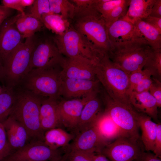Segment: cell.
<instances>
[{
  "label": "cell",
  "mask_w": 161,
  "mask_h": 161,
  "mask_svg": "<svg viewBox=\"0 0 161 161\" xmlns=\"http://www.w3.org/2000/svg\"><path fill=\"white\" fill-rule=\"evenodd\" d=\"M38 39L35 35L26 38L8 56L3 66L5 85L15 88L29 72L32 55Z\"/></svg>",
  "instance_id": "cell-4"
},
{
  "label": "cell",
  "mask_w": 161,
  "mask_h": 161,
  "mask_svg": "<svg viewBox=\"0 0 161 161\" xmlns=\"http://www.w3.org/2000/svg\"><path fill=\"white\" fill-rule=\"evenodd\" d=\"M152 49L146 42L134 41L111 46L107 54L129 75L133 72L143 69Z\"/></svg>",
  "instance_id": "cell-3"
},
{
  "label": "cell",
  "mask_w": 161,
  "mask_h": 161,
  "mask_svg": "<svg viewBox=\"0 0 161 161\" xmlns=\"http://www.w3.org/2000/svg\"><path fill=\"white\" fill-rule=\"evenodd\" d=\"M134 24L153 49H161V32L141 19L137 20Z\"/></svg>",
  "instance_id": "cell-27"
},
{
  "label": "cell",
  "mask_w": 161,
  "mask_h": 161,
  "mask_svg": "<svg viewBox=\"0 0 161 161\" xmlns=\"http://www.w3.org/2000/svg\"><path fill=\"white\" fill-rule=\"evenodd\" d=\"M94 126L102 140L107 144L120 136H128L104 111L100 115Z\"/></svg>",
  "instance_id": "cell-21"
},
{
  "label": "cell",
  "mask_w": 161,
  "mask_h": 161,
  "mask_svg": "<svg viewBox=\"0 0 161 161\" xmlns=\"http://www.w3.org/2000/svg\"><path fill=\"white\" fill-rule=\"evenodd\" d=\"M96 78L114 100L131 105L129 93V75L114 64L106 54L100 55L95 63Z\"/></svg>",
  "instance_id": "cell-2"
},
{
  "label": "cell",
  "mask_w": 161,
  "mask_h": 161,
  "mask_svg": "<svg viewBox=\"0 0 161 161\" xmlns=\"http://www.w3.org/2000/svg\"><path fill=\"white\" fill-rule=\"evenodd\" d=\"M70 1L75 3V10L73 19L92 14L97 10L95 6V0H72Z\"/></svg>",
  "instance_id": "cell-32"
},
{
  "label": "cell",
  "mask_w": 161,
  "mask_h": 161,
  "mask_svg": "<svg viewBox=\"0 0 161 161\" xmlns=\"http://www.w3.org/2000/svg\"><path fill=\"white\" fill-rule=\"evenodd\" d=\"M20 14L7 18L0 26V62L3 66L10 55L24 42L16 24Z\"/></svg>",
  "instance_id": "cell-12"
},
{
  "label": "cell",
  "mask_w": 161,
  "mask_h": 161,
  "mask_svg": "<svg viewBox=\"0 0 161 161\" xmlns=\"http://www.w3.org/2000/svg\"><path fill=\"white\" fill-rule=\"evenodd\" d=\"M100 84L97 79L89 80L62 78L61 97L70 99L89 95L97 96L101 90Z\"/></svg>",
  "instance_id": "cell-14"
},
{
  "label": "cell",
  "mask_w": 161,
  "mask_h": 161,
  "mask_svg": "<svg viewBox=\"0 0 161 161\" xmlns=\"http://www.w3.org/2000/svg\"><path fill=\"white\" fill-rule=\"evenodd\" d=\"M156 0H130L127 13L123 18L134 23L138 19L150 16Z\"/></svg>",
  "instance_id": "cell-25"
},
{
  "label": "cell",
  "mask_w": 161,
  "mask_h": 161,
  "mask_svg": "<svg viewBox=\"0 0 161 161\" xmlns=\"http://www.w3.org/2000/svg\"><path fill=\"white\" fill-rule=\"evenodd\" d=\"M66 61L52 38L38 39L32 55L29 72L34 69H62Z\"/></svg>",
  "instance_id": "cell-9"
},
{
  "label": "cell",
  "mask_w": 161,
  "mask_h": 161,
  "mask_svg": "<svg viewBox=\"0 0 161 161\" xmlns=\"http://www.w3.org/2000/svg\"><path fill=\"white\" fill-rule=\"evenodd\" d=\"M61 74L62 79L89 80L97 79L95 72V62L81 56L66 58V62Z\"/></svg>",
  "instance_id": "cell-16"
},
{
  "label": "cell",
  "mask_w": 161,
  "mask_h": 161,
  "mask_svg": "<svg viewBox=\"0 0 161 161\" xmlns=\"http://www.w3.org/2000/svg\"><path fill=\"white\" fill-rule=\"evenodd\" d=\"M106 145L94 126L76 134L73 141L69 144L68 148L96 154L100 153Z\"/></svg>",
  "instance_id": "cell-17"
},
{
  "label": "cell",
  "mask_w": 161,
  "mask_h": 161,
  "mask_svg": "<svg viewBox=\"0 0 161 161\" xmlns=\"http://www.w3.org/2000/svg\"><path fill=\"white\" fill-rule=\"evenodd\" d=\"M129 97L131 105L137 112L157 120L158 107L156 101L149 91L140 93L132 92Z\"/></svg>",
  "instance_id": "cell-22"
},
{
  "label": "cell",
  "mask_w": 161,
  "mask_h": 161,
  "mask_svg": "<svg viewBox=\"0 0 161 161\" xmlns=\"http://www.w3.org/2000/svg\"><path fill=\"white\" fill-rule=\"evenodd\" d=\"M137 121L141 129V139L145 150L153 151L157 134V123L153 122L148 115L137 112Z\"/></svg>",
  "instance_id": "cell-23"
},
{
  "label": "cell",
  "mask_w": 161,
  "mask_h": 161,
  "mask_svg": "<svg viewBox=\"0 0 161 161\" xmlns=\"http://www.w3.org/2000/svg\"><path fill=\"white\" fill-rule=\"evenodd\" d=\"M58 161H62V160L61 159L60 160Z\"/></svg>",
  "instance_id": "cell-51"
},
{
  "label": "cell",
  "mask_w": 161,
  "mask_h": 161,
  "mask_svg": "<svg viewBox=\"0 0 161 161\" xmlns=\"http://www.w3.org/2000/svg\"><path fill=\"white\" fill-rule=\"evenodd\" d=\"M14 10L0 5V26L6 19L13 16Z\"/></svg>",
  "instance_id": "cell-45"
},
{
  "label": "cell",
  "mask_w": 161,
  "mask_h": 161,
  "mask_svg": "<svg viewBox=\"0 0 161 161\" xmlns=\"http://www.w3.org/2000/svg\"><path fill=\"white\" fill-rule=\"evenodd\" d=\"M5 87V85H4L2 86L0 85V94L2 93Z\"/></svg>",
  "instance_id": "cell-50"
},
{
  "label": "cell",
  "mask_w": 161,
  "mask_h": 161,
  "mask_svg": "<svg viewBox=\"0 0 161 161\" xmlns=\"http://www.w3.org/2000/svg\"><path fill=\"white\" fill-rule=\"evenodd\" d=\"M150 16L161 18V0H156L151 10Z\"/></svg>",
  "instance_id": "cell-46"
},
{
  "label": "cell",
  "mask_w": 161,
  "mask_h": 161,
  "mask_svg": "<svg viewBox=\"0 0 161 161\" xmlns=\"http://www.w3.org/2000/svg\"><path fill=\"white\" fill-rule=\"evenodd\" d=\"M143 68L148 70L151 73L153 77L160 80L161 49H152L149 54Z\"/></svg>",
  "instance_id": "cell-31"
},
{
  "label": "cell",
  "mask_w": 161,
  "mask_h": 161,
  "mask_svg": "<svg viewBox=\"0 0 161 161\" xmlns=\"http://www.w3.org/2000/svg\"><path fill=\"white\" fill-rule=\"evenodd\" d=\"M141 20L161 32V18H157L149 16Z\"/></svg>",
  "instance_id": "cell-44"
},
{
  "label": "cell",
  "mask_w": 161,
  "mask_h": 161,
  "mask_svg": "<svg viewBox=\"0 0 161 161\" xmlns=\"http://www.w3.org/2000/svg\"><path fill=\"white\" fill-rule=\"evenodd\" d=\"M29 8L28 12L25 14L41 21L43 14L51 13L49 0H35L33 4Z\"/></svg>",
  "instance_id": "cell-34"
},
{
  "label": "cell",
  "mask_w": 161,
  "mask_h": 161,
  "mask_svg": "<svg viewBox=\"0 0 161 161\" xmlns=\"http://www.w3.org/2000/svg\"><path fill=\"white\" fill-rule=\"evenodd\" d=\"M148 76H152L151 73L148 70L144 69L136 70L129 75V96L134 87L143 78Z\"/></svg>",
  "instance_id": "cell-38"
},
{
  "label": "cell",
  "mask_w": 161,
  "mask_h": 161,
  "mask_svg": "<svg viewBox=\"0 0 161 161\" xmlns=\"http://www.w3.org/2000/svg\"><path fill=\"white\" fill-rule=\"evenodd\" d=\"M41 21L45 27L57 35L63 34L71 25L68 20L64 19L59 15L51 13L43 14Z\"/></svg>",
  "instance_id": "cell-29"
},
{
  "label": "cell",
  "mask_w": 161,
  "mask_h": 161,
  "mask_svg": "<svg viewBox=\"0 0 161 161\" xmlns=\"http://www.w3.org/2000/svg\"><path fill=\"white\" fill-rule=\"evenodd\" d=\"M135 161H161V158L156 156L154 153L147 151L142 152Z\"/></svg>",
  "instance_id": "cell-43"
},
{
  "label": "cell",
  "mask_w": 161,
  "mask_h": 161,
  "mask_svg": "<svg viewBox=\"0 0 161 161\" xmlns=\"http://www.w3.org/2000/svg\"><path fill=\"white\" fill-rule=\"evenodd\" d=\"M138 140L121 136L106 145L100 153L110 161H133L143 151Z\"/></svg>",
  "instance_id": "cell-11"
},
{
  "label": "cell",
  "mask_w": 161,
  "mask_h": 161,
  "mask_svg": "<svg viewBox=\"0 0 161 161\" xmlns=\"http://www.w3.org/2000/svg\"><path fill=\"white\" fill-rule=\"evenodd\" d=\"M130 2V0H125L123 3L114 9L103 18L106 26L125 16L127 11Z\"/></svg>",
  "instance_id": "cell-35"
},
{
  "label": "cell",
  "mask_w": 161,
  "mask_h": 161,
  "mask_svg": "<svg viewBox=\"0 0 161 161\" xmlns=\"http://www.w3.org/2000/svg\"><path fill=\"white\" fill-rule=\"evenodd\" d=\"M61 152L50 148L43 141L32 140L2 161H58L62 158Z\"/></svg>",
  "instance_id": "cell-10"
},
{
  "label": "cell",
  "mask_w": 161,
  "mask_h": 161,
  "mask_svg": "<svg viewBox=\"0 0 161 161\" xmlns=\"http://www.w3.org/2000/svg\"><path fill=\"white\" fill-rule=\"evenodd\" d=\"M16 89V99L9 116L23 126L31 140L44 142L45 132L40 124V111L44 97L19 87Z\"/></svg>",
  "instance_id": "cell-1"
},
{
  "label": "cell",
  "mask_w": 161,
  "mask_h": 161,
  "mask_svg": "<svg viewBox=\"0 0 161 161\" xmlns=\"http://www.w3.org/2000/svg\"><path fill=\"white\" fill-rule=\"evenodd\" d=\"M35 0H20V4L22 7L25 8L26 7H30L32 5Z\"/></svg>",
  "instance_id": "cell-48"
},
{
  "label": "cell",
  "mask_w": 161,
  "mask_h": 161,
  "mask_svg": "<svg viewBox=\"0 0 161 161\" xmlns=\"http://www.w3.org/2000/svg\"><path fill=\"white\" fill-rule=\"evenodd\" d=\"M2 124L13 152L22 148L32 140L23 126L12 117L9 116Z\"/></svg>",
  "instance_id": "cell-18"
},
{
  "label": "cell",
  "mask_w": 161,
  "mask_h": 161,
  "mask_svg": "<svg viewBox=\"0 0 161 161\" xmlns=\"http://www.w3.org/2000/svg\"><path fill=\"white\" fill-rule=\"evenodd\" d=\"M157 157H161V124L157 123V134L155 140L154 147L153 151Z\"/></svg>",
  "instance_id": "cell-42"
},
{
  "label": "cell",
  "mask_w": 161,
  "mask_h": 161,
  "mask_svg": "<svg viewBox=\"0 0 161 161\" xmlns=\"http://www.w3.org/2000/svg\"><path fill=\"white\" fill-rule=\"evenodd\" d=\"M16 24L24 39L35 35L36 32L41 31L44 26L41 21L26 14L21 13Z\"/></svg>",
  "instance_id": "cell-26"
},
{
  "label": "cell",
  "mask_w": 161,
  "mask_h": 161,
  "mask_svg": "<svg viewBox=\"0 0 161 161\" xmlns=\"http://www.w3.org/2000/svg\"><path fill=\"white\" fill-rule=\"evenodd\" d=\"M58 99L43 98L40 111L41 127L45 132L49 129L59 128L61 125L58 111Z\"/></svg>",
  "instance_id": "cell-20"
},
{
  "label": "cell",
  "mask_w": 161,
  "mask_h": 161,
  "mask_svg": "<svg viewBox=\"0 0 161 161\" xmlns=\"http://www.w3.org/2000/svg\"><path fill=\"white\" fill-rule=\"evenodd\" d=\"M73 19V27L85 36L100 54H107L111 48L107 26L97 10L92 14Z\"/></svg>",
  "instance_id": "cell-7"
},
{
  "label": "cell",
  "mask_w": 161,
  "mask_h": 161,
  "mask_svg": "<svg viewBox=\"0 0 161 161\" xmlns=\"http://www.w3.org/2000/svg\"><path fill=\"white\" fill-rule=\"evenodd\" d=\"M61 70L33 69L26 75L18 87L43 97L59 99L62 82Z\"/></svg>",
  "instance_id": "cell-5"
},
{
  "label": "cell",
  "mask_w": 161,
  "mask_h": 161,
  "mask_svg": "<svg viewBox=\"0 0 161 161\" xmlns=\"http://www.w3.org/2000/svg\"><path fill=\"white\" fill-rule=\"evenodd\" d=\"M1 1L2 5L4 6L13 10H16L22 14H25L24 8L21 4L20 0H2Z\"/></svg>",
  "instance_id": "cell-41"
},
{
  "label": "cell",
  "mask_w": 161,
  "mask_h": 161,
  "mask_svg": "<svg viewBox=\"0 0 161 161\" xmlns=\"http://www.w3.org/2000/svg\"><path fill=\"white\" fill-rule=\"evenodd\" d=\"M125 0H95L96 9L103 18Z\"/></svg>",
  "instance_id": "cell-36"
},
{
  "label": "cell",
  "mask_w": 161,
  "mask_h": 161,
  "mask_svg": "<svg viewBox=\"0 0 161 161\" xmlns=\"http://www.w3.org/2000/svg\"><path fill=\"white\" fill-rule=\"evenodd\" d=\"M51 13L61 16L64 19H73L75 5L67 0H49Z\"/></svg>",
  "instance_id": "cell-30"
},
{
  "label": "cell",
  "mask_w": 161,
  "mask_h": 161,
  "mask_svg": "<svg viewBox=\"0 0 161 161\" xmlns=\"http://www.w3.org/2000/svg\"><path fill=\"white\" fill-rule=\"evenodd\" d=\"M60 52L67 58L83 57L94 62L101 54L83 35L70 25L62 35L52 37Z\"/></svg>",
  "instance_id": "cell-6"
},
{
  "label": "cell",
  "mask_w": 161,
  "mask_h": 161,
  "mask_svg": "<svg viewBox=\"0 0 161 161\" xmlns=\"http://www.w3.org/2000/svg\"><path fill=\"white\" fill-rule=\"evenodd\" d=\"M16 88L5 85L0 94V122L2 123L9 117L16 102Z\"/></svg>",
  "instance_id": "cell-28"
},
{
  "label": "cell",
  "mask_w": 161,
  "mask_h": 161,
  "mask_svg": "<svg viewBox=\"0 0 161 161\" xmlns=\"http://www.w3.org/2000/svg\"><path fill=\"white\" fill-rule=\"evenodd\" d=\"M75 136L61 128H56L45 132L44 142L53 150L64 148L69 146L70 142L74 139Z\"/></svg>",
  "instance_id": "cell-24"
},
{
  "label": "cell",
  "mask_w": 161,
  "mask_h": 161,
  "mask_svg": "<svg viewBox=\"0 0 161 161\" xmlns=\"http://www.w3.org/2000/svg\"><path fill=\"white\" fill-rule=\"evenodd\" d=\"M96 96L89 95L58 101V111L61 125L75 130L84 105L89 100Z\"/></svg>",
  "instance_id": "cell-15"
},
{
  "label": "cell",
  "mask_w": 161,
  "mask_h": 161,
  "mask_svg": "<svg viewBox=\"0 0 161 161\" xmlns=\"http://www.w3.org/2000/svg\"><path fill=\"white\" fill-rule=\"evenodd\" d=\"M12 152L4 128L0 122V161H2Z\"/></svg>",
  "instance_id": "cell-37"
},
{
  "label": "cell",
  "mask_w": 161,
  "mask_h": 161,
  "mask_svg": "<svg viewBox=\"0 0 161 161\" xmlns=\"http://www.w3.org/2000/svg\"><path fill=\"white\" fill-rule=\"evenodd\" d=\"M152 84L149 92L155 99L157 107H161V81L153 77Z\"/></svg>",
  "instance_id": "cell-39"
},
{
  "label": "cell",
  "mask_w": 161,
  "mask_h": 161,
  "mask_svg": "<svg viewBox=\"0 0 161 161\" xmlns=\"http://www.w3.org/2000/svg\"><path fill=\"white\" fill-rule=\"evenodd\" d=\"M95 154L73 149L68 147L63 155L62 161H94Z\"/></svg>",
  "instance_id": "cell-33"
},
{
  "label": "cell",
  "mask_w": 161,
  "mask_h": 161,
  "mask_svg": "<svg viewBox=\"0 0 161 161\" xmlns=\"http://www.w3.org/2000/svg\"><path fill=\"white\" fill-rule=\"evenodd\" d=\"M94 161H109L107 158L101 153L95 154L94 156Z\"/></svg>",
  "instance_id": "cell-47"
},
{
  "label": "cell",
  "mask_w": 161,
  "mask_h": 161,
  "mask_svg": "<svg viewBox=\"0 0 161 161\" xmlns=\"http://www.w3.org/2000/svg\"><path fill=\"white\" fill-rule=\"evenodd\" d=\"M5 74L3 66L0 62V81L5 82Z\"/></svg>",
  "instance_id": "cell-49"
},
{
  "label": "cell",
  "mask_w": 161,
  "mask_h": 161,
  "mask_svg": "<svg viewBox=\"0 0 161 161\" xmlns=\"http://www.w3.org/2000/svg\"><path fill=\"white\" fill-rule=\"evenodd\" d=\"M151 77L143 78L134 87L132 92L140 93L149 91L153 82Z\"/></svg>",
  "instance_id": "cell-40"
},
{
  "label": "cell",
  "mask_w": 161,
  "mask_h": 161,
  "mask_svg": "<svg viewBox=\"0 0 161 161\" xmlns=\"http://www.w3.org/2000/svg\"><path fill=\"white\" fill-rule=\"evenodd\" d=\"M100 93L105 106L104 111L128 136L139 140V127L137 121V112L131 105L113 100L104 89H101Z\"/></svg>",
  "instance_id": "cell-8"
},
{
  "label": "cell",
  "mask_w": 161,
  "mask_h": 161,
  "mask_svg": "<svg viewBox=\"0 0 161 161\" xmlns=\"http://www.w3.org/2000/svg\"><path fill=\"white\" fill-rule=\"evenodd\" d=\"M102 112L101 102L97 96L89 100L82 111L75 130V134L94 126L98 118Z\"/></svg>",
  "instance_id": "cell-19"
},
{
  "label": "cell",
  "mask_w": 161,
  "mask_h": 161,
  "mask_svg": "<svg viewBox=\"0 0 161 161\" xmlns=\"http://www.w3.org/2000/svg\"><path fill=\"white\" fill-rule=\"evenodd\" d=\"M107 28L111 46L134 41L146 42L134 24L123 18Z\"/></svg>",
  "instance_id": "cell-13"
}]
</instances>
